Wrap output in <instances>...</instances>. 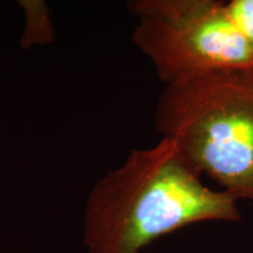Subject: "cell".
I'll use <instances>...</instances> for the list:
<instances>
[{"instance_id":"cell-4","label":"cell","mask_w":253,"mask_h":253,"mask_svg":"<svg viewBox=\"0 0 253 253\" xmlns=\"http://www.w3.org/2000/svg\"><path fill=\"white\" fill-rule=\"evenodd\" d=\"M231 24L253 49V0H231L225 2Z\"/></svg>"},{"instance_id":"cell-3","label":"cell","mask_w":253,"mask_h":253,"mask_svg":"<svg viewBox=\"0 0 253 253\" xmlns=\"http://www.w3.org/2000/svg\"><path fill=\"white\" fill-rule=\"evenodd\" d=\"M132 39L166 84L208 73L253 71V49L218 0H134Z\"/></svg>"},{"instance_id":"cell-2","label":"cell","mask_w":253,"mask_h":253,"mask_svg":"<svg viewBox=\"0 0 253 253\" xmlns=\"http://www.w3.org/2000/svg\"><path fill=\"white\" fill-rule=\"evenodd\" d=\"M155 128L201 175L253 203V71L213 72L166 84Z\"/></svg>"},{"instance_id":"cell-1","label":"cell","mask_w":253,"mask_h":253,"mask_svg":"<svg viewBox=\"0 0 253 253\" xmlns=\"http://www.w3.org/2000/svg\"><path fill=\"white\" fill-rule=\"evenodd\" d=\"M238 199L217 191L169 138L134 149L87 199L88 253H141L160 237L201 221H238Z\"/></svg>"}]
</instances>
